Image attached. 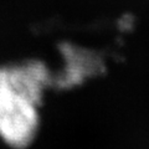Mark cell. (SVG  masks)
Listing matches in <instances>:
<instances>
[{
  "instance_id": "1",
  "label": "cell",
  "mask_w": 149,
  "mask_h": 149,
  "mask_svg": "<svg viewBox=\"0 0 149 149\" xmlns=\"http://www.w3.org/2000/svg\"><path fill=\"white\" fill-rule=\"evenodd\" d=\"M49 80L40 63L0 67V141L9 148L26 149L36 139Z\"/></svg>"
}]
</instances>
